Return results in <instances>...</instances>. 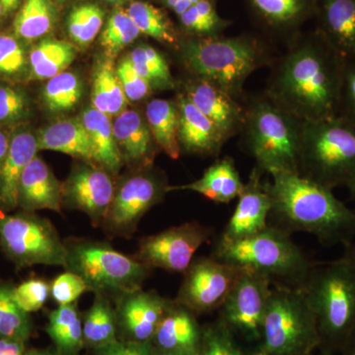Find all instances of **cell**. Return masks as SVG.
<instances>
[{"instance_id":"cell-20","label":"cell","mask_w":355,"mask_h":355,"mask_svg":"<svg viewBox=\"0 0 355 355\" xmlns=\"http://www.w3.org/2000/svg\"><path fill=\"white\" fill-rule=\"evenodd\" d=\"M113 130L123 164L137 171L153 166L156 149L159 148L146 116L133 110H125L114 119Z\"/></svg>"},{"instance_id":"cell-39","label":"cell","mask_w":355,"mask_h":355,"mask_svg":"<svg viewBox=\"0 0 355 355\" xmlns=\"http://www.w3.org/2000/svg\"><path fill=\"white\" fill-rule=\"evenodd\" d=\"M139 28L127 11L118 9L112 14L103 30L100 44L109 58L116 57L125 46L139 38Z\"/></svg>"},{"instance_id":"cell-34","label":"cell","mask_w":355,"mask_h":355,"mask_svg":"<svg viewBox=\"0 0 355 355\" xmlns=\"http://www.w3.org/2000/svg\"><path fill=\"white\" fill-rule=\"evenodd\" d=\"M57 21L51 0H25L13 23L17 38L34 41L49 34Z\"/></svg>"},{"instance_id":"cell-38","label":"cell","mask_w":355,"mask_h":355,"mask_svg":"<svg viewBox=\"0 0 355 355\" xmlns=\"http://www.w3.org/2000/svg\"><path fill=\"white\" fill-rule=\"evenodd\" d=\"M127 12L141 34L178 49L180 40L177 33L160 9L148 2L135 1L128 6Z\"/></svg>"},{"instance_id":"cell-27","label":"cell","mask_w":355,"mask_h":355,"mask_svg":"<svg viewBox=\"0 0 355 355\" xmlns=\"http://www.w3.org/2000/svg\"><path fill=\"white\" fill-rule=\"evenodd\" d=\"M36 137L39 150L69 154L95 164L88 135L80 119L55 121L40 130Z\"/></svg>"},{"instance_id":"cell-50","label":"cell","mask_w":355,"mask_h":355,"mask_svg":"<svg viewBox=\"0 0 355 355\" xmlns=\"http://www.w3.org/2000/svg\"><path fill=\"white\" fill-rule=\"evenodd\" d=\"M27 343L11 338H0V355H26Z\"/></svg>"},{"instance_id":"cell-18","label":"cell","mask_w":355,"mask_h":355,"mask_svg":"<svg viewBox=\"0 0 355 355\" xmlns=\"http://www.w3.org/2000/svg\"><path fill=\"white\" fill-rule=\"evenodd\" d=\"M182 93L203 114L214 121L228 140L241 133L244 105L218 86L191 76L183 84Z\"/></svg>"},{"instance_id":"cell-9","label":"cell","mask_w":355,"mask_h":355,"mask_svg":"<svg viewBox=\"0 0 355 355\" xmlns=\"http://www.w3.org/2000/svg\"><path fill=\"white\" fill-rule=\"evenodd\" d=\"M64 268L76 273L89 291L110 299L142 288L151 268L135 257L116 251L104 242L69 239Z\"/></svg>"},{"instance_id":"cell-31","label":"cell","mask_w":355,"mask_h":355,"mask_svg":"<svg viewBox=\"0 0 355 355\" xmlns=\"http://www.w3.org/2000/svg\"><path fill=\"white\" fill-rule=\"evenodd\" d=\"M91 101L93 108L110 118L118 116L127 107L128 100L121 88L111 58L101 60L96 67Z\"/></svg>"},{"instance_id":"cell-49","label":"cell","mask_w":355,"mask_h":355,"mask_svg":"<svg viewBox=\"0 0 355 355\" xmlns=\"http://www.w3.org/2000/svg\"><path fill=\"white\" fill-rule=\"evenodd\" d=\"M153 343L128 342L118 338L93 350L94 355H151Z\"/></svg>"},{"instance_id":"cell-45","label":"cell","mask_w":355,"mask_h":355,"mask_svg":"<svg viewBox=\"0 0 355 355\" xmlns=\"http://www.w3.org/2000/svg\"><path fill=\"white\" fill-rule=\"evenodd\" d=\"M13 296L18 306L31 315L38 312L51 297V284L43 279H33L13 287Z\"/></svg>"},{"instance_id":"cell-37","label":"cell","mask_w":355,"mask_h":355,"mask_svg":"<svg viewBox=\"0 0 355 355\" xmlns=\"http://www.w3.org/2000/svg\"><path fill=\"white\" fill-rule=\"evenodd\" d=\"M13 284L0 280V338L27 343L33 334V321L13 296Z\"/></svg>"},{"instance_id":"cell-5","label":"cell","mask_w":355,"mask_h":355,"mask_svg":"<svg viewBox=\"0 0 355 355\" xmlns=\"http://www.w3.org/2000/svg\"><path fill=\"white\" fill-rule=\"evenodd\" d=\"M241 133L244 148L257 167L268 175L298 172L303 123L273 101L265 91L244 105Z\"/></svg>"},{"instance_id":"cell-35","label":"cell","mask_w":355,"mask_h":355,"mask_svg":"<svg viewBox=\"0 0 355 355\" xmlns=\"http://www.w3.org/2000/svg\"><path fill=\"white\" fill-rule=\"evenodd\" d=\"M128 58L153 90H171L176 87L167 60L153 46L140 44L133 49Z\"/></svg>"},{"instance_id":"cell-32","label":"cell","mask_w":355,"mask_h":355,"mask_svg":"<svg viewBox=\"0 0 355 355\" xmlns=\"http://www.w3.org/2000/svg\"><path fill=\"white\" fill-rule=\"evenodd\" d=\"M85 347L93 350L118 340L116 308L111 299L96 294L94 302L83 316Z\"/></svg>"},{"instance_id":"cell-22","label":"cell","mask_w":355,"mask_h":355,"mask_svg":"<svg viewBox=\"0 0 355 355\" xmlns=\"http://www.w3.org/2000/svg\"><path fill=\"white\" fill-rule=\"evenodd\" d=\"M202 338V326L197 315L172 300L157 331L153 345L156 349L198 355Z\"/></svg>"},{"instance_id":"cell-63","label":"cell","mask_w":355,"mask_h":355,"mask_svg":"<svg viewBox=\"0 0 355 355\" xmlns=\"http://www.w3.org/2000/svg\"><path fill=\"white\" fill-rule=\"evenodd\" d=\"M102 1H106V2H108L109 0H102Z\"/></svg>"},{"instance_id":"cell-43","label":"cell","mask_w":355,"mask_h":355,"mask_svg":"<svg viewBox=\"0 0 355 355\" xmlns=\"http://www.w3.org/2000/svg\"><path fill=\"white\" fill-rule=\"evenodd\" d=\"M198 355H252L241 342L216 319L202 326V338Z\"/></svg>"},{"instance_id":"cell-26","label":"cell","mask_w":355,"mask_h":355,"mask_svg":"<svg viewBox=\"0 0 355 355\" xmlns=\"http://www.w3.org/2000/svg\"><path fill=\"white\" fill-rule=\"evenodd\" d=\"M80 121L87 132L95 164L112 176L118 174L123 160L114 139L111 118L91 107L83 112Z\"/></svg>"},{"instance_id":"cell-62","label":"cell","mask_w":355,"mask_h":355,"mask_svg":"<svg viewBox=\"0 0 355 355\" xmlns=\"http://www.w3.org/2000/svg\"><path fill=\"white\" fill-rule=\"evenodd\" d=\"M57 1H58V2H64V1H67V0H57Z\"/></svg>"},{"instance_id":"cell-25","label":"cell","mask_w":355,"mask_h":355,"mask_svg":"<svg viewBox=\"0 0 355 355\" xmlns=\"http://www.w3.org/2000/svg\"><path fill=\"white\" fill-rule=\"evenodd\" d=\"M244 184L234 161L226 156L209 166L200 179L181 186H169L168 191H195L211 202L228 203L239 197Z\"/></svg>"},{"instance_id":"cell-2","label":"cell","mask_w":355,"mask_h":355,"mask_svg":"<svg viewBox=\"0 0 355 355\" xmlns=\"http://www.w3.org/2000/svg\"><path fill=\"white\" fill-rule=\"evenodd\" d=\"M270 177L266 182L270 198L268 225L291 235L308 233L324 246L347 247L354 243V210L338 200L334 190L299 173H275Z\"/></svg>"},{"instance_id":"cell-29","label":"cell","mask_w":355,"mask_h":355,"mask_svg":"<svg viewBox=\"0 0 355 355\" xmlns=\"http://www.w3.org/2000/svg\"><path fill=\"white\" fill-rule=\"evenodd\" d=\"M55 349L62 355H79L85 347L83 338V316L77 303L58 306L49 314L46 327Z\"/></svg>"},{"instance_id":"cell-30","label":"cell","mask_w":355,"mask_h":355,"mask_svg":"<svg viewBox=\"0 0 355 355\" xmlns=\"http://www.w3.org/2000/svg\"><path fill=\"white\" fill-rule=\"evenodd\" d=\"M73 44L60 40L46 39L29 51V77L49 80L62 73L76 58Z\"/></svg>"},{"instance_id":"cell-47","label":"cell","mask_w":355,"mask_h":355,"mask_svg":"<svg viewBox=\"0 0 355 355\" xmlns=\"http://www.w3.org/2000/svg\"><path fill=\"white\" fill-rule=\"evenodd\" d=\"M85 292H90L86 282L76 273H60L51 282V297L58 306L74 304Z\"/></svg>"},{"instance_id":"cell-19","label":"cell","mask_w":355,"mask_h":355,"mask_svg":"<svg viewBox=\"0 0 355 355\" xmlns=\"http://www.w3.org/2000/svg\"><path fill=\"white\" fill-rule=\"evenodd\" d=\"M176 101L180 114L178 140L181 153L202 157L218 155L228 141L223 132L183 93H179Z\"/></svg>"},{"instance_id":"cell-42","label":"cell","mask_w":355,"mask_h":355,"mask_svg":"<svg viewBox=\"0 0 355 355\" xmlns=\"http://www.w3.org/2000/svg\"><path fill=\"white\" fill-rule=\"evenodd\" d=\"M182 25L189 33L198 37H216L227 26L210 0H200L180 16Z\"/></svg>"},{"instance_id":"cell-58","label":"cell","mask_w":355,"mask_h":355,"mask_svg":"<svg viewBox=\"0 0 355 355\" xmlns=\"http://www.w3.org/2000/svg\"><path fill=\"white\" fill-rule=\"evenodd\" d=\"M349 190L350 191V193H352V200H354V209H352V210H354V212L355 214V182L354 184H352V187H350Z\"/></svg>"},{"instance_id":"cell-41","label":"cell","mask_w":355,"mask_h":355,"mask_svg":"<svg viewBox=\"0 0 355 355\" xmlns=\"http://www.w3.org/2000/svg\"><path fill=\"white\" fill-rule=\"evenodd\" d=\"M29 76V53L17 37L0 34V81L15 83Z\"/></svg>"},{"instance_id":"cell-4","label":"cell","mask_w":355,"mask_h":355,"mask_svg":"<svg viewBox=\"0 0 355 355\" xmlns=\"http://www.w3.org/2000/svg\"><path fill=\"white\" fill-rule=\"evenodd\" d=\"M303 291L316 318L320 349L342 354L355 331V265L343 256L315 263Z\"/></svg>"},{"instance_id":"cell-40","label":"cell","mask_w":355,"mask_h":355,"mask_svg":"<svg viewBox=\"0 0 355 355\" xmlns=\"http://www.w3.org/2000/svg\"><path fill=\"white\" fill-rule=\"evenodd\" d=\"M104 11L96 4L77 6L67 18V32L74 43L88 46L101 31Z\"/></svg>"},{"instance_id":"cell-51","label":"cell","mask_w":355,"mask_h":355,"mask_svg":"<svg viewBox=\"0 0 355 355\" xmlns=\"http://www.w3.org/2000/svg\"><path fill=\"white\" fill-rule=\"evenodd\" d=\"M165 3L179 16H181L190 7L193 6L190 0H165Z\"/></svg>"},{"instance_id":"cell-14","label":"cell","mask_w":355,"mask_h":355,"mask_svg":"<svg viewBox=\"0 0 355 355\" xmlns=\"http://www.w3.org/2000/svg\"><path fill=\"white\" fill-rule=\"evenodd\" d=\"M211 230L198 221L184 222L139 241L137 260L153 268L184 273L195 260L198 250L209 241Z\"/></svg>"},{"instance_id":"cell-59","label":"cell","mask_w":355,"mask_h":355,"mask_svg":"<svg viewBox=\"0 0 355 355\" xmlns=\"http://www.w3.org/2000/svg\"><path fill=\"white\" fill-rule=\"evenodd\" d=\"M310 355H331L329 354H326V352H321V350H319V352H314V354H310Z\"/></svg>"},{"instance_id":"cell-6","label":"cell","mask_w":355,"mask_h":355,"mask_svg":"<svg viewBox=\"0 0 355 355\" xmlns=\"http://www.w3.org/2000/svg\"><path fill=\"white\" fill-rule=\"evenodd\" d=\"M212 257L244 270L261 273L273 286L303 288L315 263L291 235L268 225L265 230L237 240L218 238Z\"/></svg>"},{"instance_id":"cell-3","label":"cell","mask_w":355,"mask_h":355,"mask_svg":"<svg viewBox=\"0 0 355 355\" xmlns=\"http://www.w3.org/2000/svg\"><path fill=\"white\" fill-rule=\"evenodd\" d=\"M191 76L218 86L241 101L244 85L257 70L272 64V53L254 37H193L180 41L177 49Z\"/></svg>"},{"instance_id":"cell-8","label":"cell","mask_w":355,"mask_h":355,"mask_svg":"<svg viewBox=\"0 0 355 355\" xmlns=\"http://www.w3.org/2000/svg\"><path fill=\"white\" fill-rule=\"evenodd\" d=\"M316 318L302 288L273 286L252 355H310L320 349Z\"/></svg>"},{"instance_id":"cell-55","label":"cell","mask_w":355,"mask_h":355,"mask_svg":"<svg viewBox=\"0 0 355 355\" xmlns=\"http://www.w3.org/2000/svg\"><path fill=\"white\" fill-rule=\"evenodd\" d=\"M342 355H355V331L349 343H347V347L343 350Z\"/></svg>"},{"instance_id":"cell-61","label":"cell","mask_w":355,"mask_h":355,"mask_svg":"<svg viewBox=\"0 0 355 355\" xmlns=\"http://www.w3.org/2000/svg\"><path fill=\"white\" fill-rule=\"evenodd\" d=\"M3 15V10H2V6L1 4H0V17Z\"/></svg>"},{"instance_id":"cell-16","label":"cell","mask_w":355,"mask_h":355,"mask_svg":"<svg viewBox=\"0 0 355 355\" xmlns=\"http://www.w3.org/2000/svg\"><path fill=\"white\" fill-rule=\"evenodd\" d=\"M116 300L119 338L135 343H153L159 324L172 303L157 291L142 288Z\"/></svg>"},{"instance_id":"cell-56","label":"cell","mask_w":355,"mask_h":355,"mask_svg":"<svg viewBox=\"0 0 355 355\" xmlns=\"http://www.w3.org/2000/svg\"><path fill=\"white\" fill-rule=\"evenodd\" d=\"M345 256H347V258L349 259L350 261L355 265V243H352V244L347 245L345 247Z\"/></svg>"},{"instance_id":"cell-36","label":"cell","mask_w":355,"mask_h":355,"mask_svg":"<svg viewBox=\"0 0 355 355\" xmlns=\"http://www.w3.org/2000/svg\"><path fill=\"white\" fill-rule=\"evenodd\" d=\"M83 84L73 72L64 71L49 79L42 93L44 107L53 114L67 113L80 102Z\"/></svg>"},{"instance_id":"cell-33","label":"cell","mask_w":355,"mask_h":355,"mask_svg":"<svg viewBox=\"0 0 355 355\" xmlns=\"http://www.w3.org/2000/svg\"><path fill=\"white\" fill-rule=\"evenodd\" d=\"M266 24L279 31L297 27L317 12L316 0H250Z\"/></svg>"},{"instance_id":"cell-57","label":"cell","mask_w":355,"mask_h":355,"mask_svg":"<svg viewBox=\"0 0 355 355\" xmlns=\"http://www.w3.org/2000/svg\"><path fill=\"white\" fill-rule=\"evenodd\" d=\"M151 355H189L186 354H183V352H170V350H163L156 349L153 345V352H151Z\"/></svg>"},{"instance_id":"cell-48","label":"cell","mask_w":355,"mask_h":355,"mask_svg":"<svg viewBox=\"0 0 355 355\" xmlns=\"http://www.w3.org/2000/svg\"><path fill=\"white\" fill-rule=\"evenodd\" d=\"M338 116L355 125V57L345 58Z\"/></svg>"},{"instance_id":"cell-21","label":"cell","mask_w":355,"mask_h":355,"mask_svg":"<svg viewBox=\"0 0 355 355\" xmlns=\"http://www.w3.org/2000/svg\"><path fill=\"white\" fill-rule=\"evenodd\" d=\"M17 205L27 212L62 211V183L38 156L33 159L21 177Z\"/></svg>"},{"instance_id":"cell-23","label":"cell","mask_w":355,"mask_h":355,"mask_svg":"<svg viewBox=\"0 0 355 355\" xmlns=\"http://www.w3.org/2000/svg\"><path fill=\"white\" fill-rule=\"evenodd\" d=\"M37 137L19 128L10 137L8 153L0 170V210L12 212L17 209L18 189L26 167L38 153Z\"/></svg>"},{"instance_id":"cell-28","label":"cell","mask_w":355,"mask_h":355,"mask_svg":"<svg viewBox=\"0 0 355 355\" xmlns=\"http://www.w3.org/2000/svg\"><path fill=\"white\" fill-rule=\"evenodd\" d=\"M146 119L158 148L174 160L179 158L180 114L176 100H151L146 105Z\"/></svg>"},{"instance_id":"cell-44","label":"cell","mask_w":355,"mask_h":355,"mask_svg":"<svg viewBox=\"0 0 355 355\" xmlns=\"http://www.w3.org/2000/svg\"><path fill=\"white\" fill-rule=\"evenodd\" d=\"M31 100L24 90L0 84V125H18L29 118Z\"/></svg>"},{"instance_id":"cell-17","label":"cell","mask_w":355,"mask_h":355,"mask_svg":"<svg viewBox=\"0 0 355 355\" xmlns=\"http://www.w3.org/2000/svg\"><path fill=\"white\" fill-rule=\"evenodd\" d=\"M265 174L254 165L238 197L232 216L221 233L222 240H237L257 234L268 226L270 198L261 177Z\"/></svg>"},{"instance_id":"cell-12","label":"cell","mask_w":355,"mask_h":355,"mask_svg":"<svg viewBox=\"0 0 355 355\" xmlns=\"http://www.w3.org/2000/svg\"><path fill=\"white\" fill-rule=\"evenodd\" d=\"M164 178L150 168L139 170L116 186L113 200L102 227L109 234L130 237L142 217L168 193Z\"/></svg>"},{"instance_id":"cell-7","label":"cell","mask_w":355,"mask_h":355,"mask_svg":"<svg viewBox=\"0 0 355 355\" xmlns=\"http://www.w3.org/2000/svg\"><path fill=\"white\" fill-rule=\"evenodd\" d=\"M298 172L326 188L355 182V125L342 116L306 121L299 147Z\"/></svg>"},{"instance_id":"cell-53","label":"cell","mask_w":355,"mask_h":355,"mask_svg":"<svg viewBox=\"0 0 355 355\" xmlns=\"http://www.w3.org/2000/svg\"><path fill=\"white\" fill-rule=\"evenodd\" d=\"M20 0H0L3 15H8L19 6Z\"/></svg>"},{"instance_id":"cell-1","label":"cell","mask_w":355,"mask_h":355,"mask_svg":"<svg viewBox=\"0 0 355 355\" xmlns=\"http://www.w3.org/2000/svg\"><path fill=\"white\" fill-rule=\"evenodd\" d=\"M343 62L315 33L273 60L265 92L302 123L336 116Z\"/></svg>"},{"instance_id":"cell-54","label":"cell","mask_w":355,"mask_h":355,"mask_svg":"<svg viewBox=\"0 0 355 355\" xmlns=\"http://www.w3.org/2000/svg\"><path fill=\"white\" fill-rule=\"evenodd\" d=\"M26 355H62L55 349H28Z\"/></svg>"},{"instance_id":"cell-15","label":"cell","mask_w":355,"mask_h":355,"mask_svg":"<svg viewBox=\"0 0 355 355\" xmlns=\"http://www.w3.org/2000/svg\"><path fill=\"white\" fill-rule=\"evenodd\" d=\"M114 190L116 184L110 173L83 162L74 166L62 184V205L83 212L93 226L100 227L106 219Z\"/></svg>"},{"instance_id":"cell-60","label":"cell","mask_w":355,"mask_h":355,"mask_svg":"<svg viewBox=\"0 0 355 355\" xmlns=\"http://www.w3.org/2000/svg\"><path fill=\"white\" fill-rule=\"evenodd\" d=\"M190 1L191 2V4H193V6H195V4H197L198 2L200 1V0H190Z\"/></svg>"},{"instance_id":"cell-10","label":"cell","mask_w":355,"mask_h":355,"mask_svg":"<svg viewBox=\"0 0 355 355\" xmlns=\"http://www.w3.org/2000/svg\"><path fill=\"white\" fill-rule=\"evenodd\" d=\"M0 249L18 270L36 265L65 266L67 247L49 219L36 212L0 210Z\"/></svg>"},{"instance_id":"cell-46","label":"cell","mask_w":355,"mask_h":355,"mask_svg":"<svg viewBox=\"0 0 355 355\" xmlns=\"http://www.w3.org/2000/svg\"><path fill=\"white\" fill-rule=\"evenodd\" d=\"M116 70L121 88L128 101H142L153 93V89L135 70L130 58H121L116 65Z\"/></svg>"},{"instance_id":"cell-13","label":"cell","mask_w":355,"mask_h":355,"mask_svg":"<svg viewBox=\"0 0 355 355\" xmlns=\"http://www.w3.org/2000/svg\"><path fill=\"white\" fill-rule=\"evenodd\" d=\"M243 268L217 260L214 257L195 258L174 299L196 315L214 312L223 304Z\"/></svg>"},{"instance_id":"cell-24","label":"cell","mask_w":355,"mask_h":355,"mask_svg":"<svg viewBox=\"0 0 355 355\" xmlns=\"http://www.w3.org/2000/svg\"><path fill=\"white\" fill-rule=\"evenodd\" d=\"M316 13L318 34L340 57H355V0H320Z\"/></svg>"},{"instance_id":"cell-52","label":"cell","mask_w":355,"mask_h":355,"mask_svg":"<svg viewBox=\"0 0 355 355\" xmlns=\"http://www.w3.org/2000/svg\"><path fill=\"white\" fill-rule=\"evenodd\" d=\"M11 135H8L6 130L0 128V170L3 165L4 160L8 153L9 144H10Z\"/></svg>"},{"instance_id":"cell-11","label":"cell","mask_w":355,"mask_h":355,"mask_svg":"<svg viewBox=\"0 0 355 355\" xmlns=\"http://www.w3.org/2000/svg\"><path fill=\"white\" fill-rule=\"evenodd\" d=\"M272 286V280L266 275L243 268L235 286L217 310V319L240 342L253 345V349L261 340Z\"/></svg>"}]
</instances>
